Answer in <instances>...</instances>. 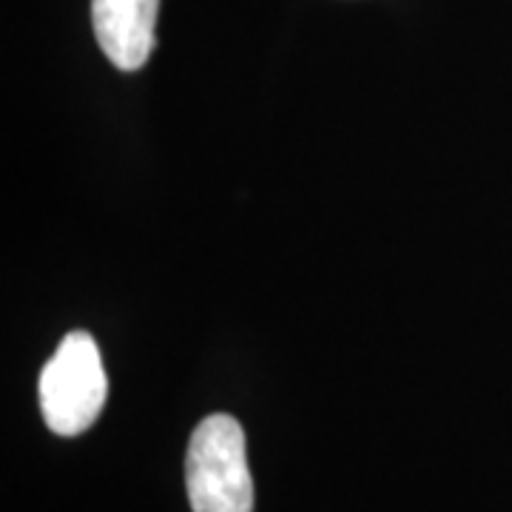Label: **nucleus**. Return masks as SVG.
I'll list each match as a JSON object with an SVG mask.
<instances>
[{
    "mask_svg": "<svg viewBox=\"0 0 512 512\" xmlns=\"http://www.w3.org/2000/svg\"><path fill=\"white\" fill-rule=\"evenodd\" d=\"M185 487L194 512H254L245 433L234 416L200 421L185 456Z\"/></svg>",
    "mask_w": 512,
    "mask_h": 512,
    "instance_id": "1",
    "label": "nucleus"
},
{
    "mask_svg": "<svg viewBox=\"0 0 512 512\" xmlns=\"http://www.w3.org/2000/svg\"><path fill=\"white\" fill-rule=\"evenodd\" d=\"M40 413L57 436H80L106 407L109 379L100 348L86 330H72L46 362L37 384Z\"/></svg>",
    "mask_w": 512,
    "mask_h": 512,
    "instance_id": "2",
    "label": "nucleus"
},
{
    "mask_svg": "<svg viewBox=\"0 0 512 512\" xmlns=\"http://www.w3.org/2000/svg\"><path fill=\"white\" fill-rule=\"evenodd\" d=\"M160 0H92L94 37L123 72H137L154 52Z\"/></svg>",
    "mask_w": 512,
    "mask_h": 512,
    "instance_id": "3",
    "label": "nucleus"
}]
</instances>
